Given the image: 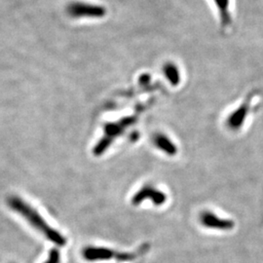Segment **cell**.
<instances>
[{"label":"cell","mask_w":263,"mask_h":263,"mask_svg":"<svg viewBox=\"0 0 263 263\" xmlns=\"http://www.w3.org/2000/svg\"><path fill=\"white\" fill-rule=\"evenodd\" d=\"M250 101H251V99H249V101L247 100L236 110H234L228 116L226 123H227V126L230 130L237 131L243 126L245 120L248 116L249 110H250Z\"/></svg>","instance_id":"52a82bcc"},{"label":"cell","mask_w":263,"mask_h":263,"mask_svg":"<svg viewBox=\"0 0 263 263\" xmlns=\"http://www.w3.org/2000/svg\"><path fill=\"white\" fill-rule=\"evenodd\" d=\"M149 80H151V76H148V74H143L140 78V81H141V83L142 85L148 84Z\"/></svg>","instance_id":"7c38bea8"},{"label":"cell","mask_w":263,"mask_h":263,"mask_svg":"<svg viewBox=\"0 0 263 263\" xmlns=\"http://www.w3.org/2000/svg\"><path fill=\"white\" fill-rule=\"evenodd\" d=\"M145 200H151V202L156 205L160 206L165 204L167 201L166 194L157 188L153 187L151 185H145L141 188L134 196L132 198V204L133 205H140Z\"/></svg>","instance_id":"5b68a950"},{"label":"cell","mask_w":263,"mask_h":263,"mask_svg":"<svg viewBox=\"0 0 263 263\" xmlns=\"http://www.w3.org/2000/svg\"><path fill=\"white\" fill-rule=\"evenodd\" d=\"M200 223L206 228L217 229L221 231H229L235 226L233 220L219 217L210 211H205L200 215Z\"/></svg>","instance_id":"8992f818"},{"label":"cell","mask_w":263,"mask_h":263,"mask_svg":"<svg viewBox=\"0 0 263 263\" xmlns=\"http://www.w3.org/2000/svg\"><path fill=\"white\" fill-rule=\"evenodd\" d=\"M44 263H61V254L57 249H52L49 252L47 259Z\"/></svg>","instance_id":"8fae6325"},{"label":"cell","mask_w":263,"mask_h":263,"mask_svg":"<svg viewBox=\"0 0 263 263\" xmlns=\"http://www.w3.org/2000/svg\"><path fill=\"white\" fill-rule=\"evenodd\" d=\"M138 253H119L104 247H86L82 251V256L87 261H103L116 259L119 262H128L138 257Z\"/></svg>","instance_id":"7a4b0ae2"},{"label":"cell","mask_w":263,"mask_h":263,"mask_svg":"<svg viewBox=\"0 0 263 263\" xmlns=\"http://www.w3.org/2000/svg\"><path fill=\"white\" fill-rule=\"evenodd\" d=\"M7 203L10 209L23 216L30 226L35 228L38 232H40L50 242L57 245L58 247L66 246V237L57 231L55 228L49 226L37 211L23 199L18 196H11L8 198Z\"/></svg>","instance_id":"6da1fadb"},{"label":"cell","mask_w":263,"mask_h":263,"mask_svg":"<svg viewBox=\"0 0 263 263\" xmlns=\"http://www.w3.org/2000/svg\"><path fill=\"white\" fill-rule=\"evenodd\" d=\"M164 76L168 79L170 84L178 86L180 82V72L179 67L174 63H166L163 66Z\"/></svg>","instance_id":"30bf717a"},{"label":"cell","mask_w":263,"mask_h":263,"mask_svg":"<svg viewBox=\"0 0 263 263\" xmlns=\"http://www.w3.org/2000/svg\"><path fill=\"white\" fill-rule=\"evenodd\" d=\"M135 120L136 119L134 117H127V118H123L121 120H119L118 122L106 124L104 127V138L99 141L97 143V145L95 146V155H97V156L102 155L104 151L110 146L114 139L117 136H119L120 134H122L128 126L134 124Z\"/></svg>","instance_id":"3957f363"},{"label":"cell","mask_w":263,"mask_h":263,"mask_svg":"<svg viewBox=\"0 0 263 263\" xmlns=\"http://www.w3.org/2000/svg\"><path fill=\"white\" fill-rule=\"evenodd\" d=\"M214 2L218 11L221 27H229L232 23V17L230 14V0H214Z\"/></svg>","instance_id":"9c48e42d"},{"label":"cell","mask_w":263,"mask_h":263,"mask_svg":"<svg viewBox=\"0 0 263 263\" xmlns=\"http://www.w3.org/2000/svg\"><path fill=\"white\" fill-rule=\"evenodd\" d=\"M66 13L71 18H103L106 14V10L102 5L90 4L86 2L73 1L66 7Z\"/></svg>","instance_id":"277c9868"},{"label":"cell","mask_w":263,"mask_h":263,"mask_svg":"<svg viewBox=\"0 0 263 263\" xmlns=\"http://www.w3.org/2000/svg\"><path fill=\"white\" fill-rule=\"evenodd\" d=\"M153 143L158 149L163 151L169 156H175L178 153L177 145L173 142L168 136L164 134H161V133L156 134L153 137Z\"/></svg>","instance_id":"ba28073f"}]
</instances>
